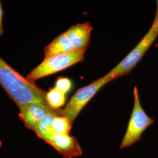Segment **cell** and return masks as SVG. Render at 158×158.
<instances>
[{
	"label": "cell",
	"mask_w": 158,
	"mask_h": 158,
	"mask_svg": "<svg viewBox=\"0 0 158 158\" xmlns=\"http://www.w3.org/2000/svg\"><path fill=\"white\" fill-rule=\"evenodd\" d=\"M50 145L63 158H74L80 156L83 151L77 139L69 134H55Z\"/></svg>",
	"instance_id": "8992f818"
},
{
	"label": "cell",
	"mask_w": 158,
	"mask_h": 158,
	"mask_svg": "<svg viewBox=\"0 0 158 158\" xmlns=\"http://www.w3.org/2000/svg\"><path fill=\"white\" fill-rule=\"evenodd\" d=\"M86 50L74 51L44 59L43 62L32 69L27 78L35 82L36 80L56 73L74 64L84 61Z\"/></svg>",
	"instance_id": "7a4b0ae2"
},
{
	"label": "cell",
	"mask_w": 158,
	"mask_h": 158,
	"mask_svg": "<svg viewBox=\"0 0 158 158\" xmlns=\"http://www.w3.org/2000/svg\"><path fill=\"white\" fill-rule=\"evenodd\" d=\"M60 110L55 112L48 113L36 126L34 131L40 139L50 145L52 139L55 134L52 130V123L55 117L60 115Z\"/></svg>",
	"instance_id": "30bf717a"
},
{
	"label": "cell",
	"mask_w": 158,
	"mask_h": 158,
	"mask_svg": "<svg viewBox=\"0 0 158 158\" xmlns=\"http://www.w3.org/2000/svg\"><path fill=\"white\" fill-rule=\"evenodd\" d=\"M134 108L125 134L120 145L121 149L131 147L140 140L142 133L149 126L154 123V120L147 115L142 107L138 88L136 86L134 89Z\"/></svg>",
	"instance_id": "277c9868"
},
{
	"label": "cell",
	"mask_w": 158,
	"mask_h": 158,
	"mask_svg": "<svg viewBox=\"0 0 158 158\" xmlns=\"http://www.w3.org/2000/svg\"><path fill=\"white\" fill-rule=\"evenodd\" d=\"M116 78L108 73L104 76L93 81L90 85L79 89L70 98L66 107L60 110V115L65 117L73 124L85 106L102 87Z\"/></svg>",
	"instance_id": "3957f363"
},
{
	"label": "cell",
	"mask_w": 158,
	"mask_h": 158,
	"mask_svg": "<svg viewBox=\"0 0 158 158\" xmlns=\"http://www.w3.org/2000/svg\"><path fill=\"white\" fill-rule=\"evenodd\" d=\"M1 146H2V142L0 140V148L1 147Z\"/></svg>",
	"instance_id": "2e32d148"
},
{
	"label": "cell",
	"mask_w": 158,
	"mask_h": 158,
	"mask_svg": "<svg viewBox=\"0 0 158 158\" xmlns=\"http://www.w3.org/2000/svg\"><path fill=\"white\" fill-rule=\"evenodd\" d=\"M76 51L66 34H60L44 49V59Z\"/></svg>",
	"instance_id": "9c48e42d"
},
{
	"label": "cell",
	"mask_w": 158,
	"mask_h": 158,
	"mask_svg": "<svg viewBox=\"0 0 158 158\" xmlns=\"http://www.w3.org/2000/svg\"><path fill=\"white\" fill-rule=\"evenodd\" d=\"M19 117L29 130L34 131L40 121L48 113L59 110H49L35 104H27L18 107Z\"/></svg>",
	"instance_id": "52a82bcc"
},
{
	"label": "cell",
	"mask_w": 158,
	"mask_h": 158,
	"mask_svg": "<svg viewBox=\"0 0 158 158\" xmlns=\"http://www.w3.org/2000/svg\"><path fill=\"white\" fill-rule=\"evenodd\" d=\"M158 23V0L157 1V8H156V11L155 14V19L153 20V23L152 25H155Z\"/></svg>",
	"instance_id": "9a60e30c"
},
{
	"label": "cell",
	"mask_w": 158,
	"mask_h": 158,
	"mask_svg": "<svg viewBox=\"0 0 158 158\" xmlns=\"http://www.w3.org/2000/svg\"><path fill=\"white\" fill-rule=\"evenodd\" d=\"M0 85L18 107L27 104H35L54 110L46 102V91L27 77H24L1 57Z\"/></svg>",
	"instance_id": "6da1fadb"
},
{
	"label": "cell",
	"mask_w": 158,
	"mask_h": 158,
	"mask_svg": "<svg viewBox=\"0 0 158 158\" xmlns=\"http://www.w3.org/2000/svg\"><path fill=\"white\" fill-rule=\"evenodd\" d=\"M2 15H3V11L2 9L1 4L0 2V36L2 35L4 33V29L2 25Z\"/></svg>",
	"instance_id": "5bb4252c"
},
{
	"label": "cell",
	"mask_w": 158,
	"mask_h": 158,
	"mask_svg": "<svg viewBox=\"0 0 158 158\" xmlns=\"http://www.w3.org/2000/svg\"><path fill=\"white\" fill-rule=\"evenodd\" d=\"M46 100L52 108L59 110L65 104L66 94L54 87L46 93Z\"/></svg>",
	"instance_id": "8fae6325"
},
{
	"label": "cell",
	"mask_w": 158,
	"mask_h": 158,
	"mask_svg": "<svg viewBox=\"0 0 158 158\" xmlns=\"http://www.w3.org/2000/svg\"><path fill=\"white\" fill-rule=\"evenodd\" d=\"M93 27L90 23H79L72 26L64 34L76 51L87 50Z\"/></svg>",
	"instance_id": "ba28073f"
},
{
	"label": "cell",
	"mask_w": 158,
	"mask_h": 158,
	"mask_svg": "<svg viewBox=\"0 0 158 158\" xmlns=\"http://www.w3.org/2000/svg\"><path fill=\"white\" fill-rule=\"evenodd\" d=\"M72 85V81L70 79L60 77L57 79L55 87L66 94L71 89Z\"/></svg>",
	"instance_id": "4fadbf2b"
},
{
	"label": "cell",
	"mask_w": 158,
	"mask_h": 158,
	"mask_svg": "<svg viewBox=\"0 0 158 158\" xmlns=\"http://www.w3.org/2000/svg\"><path fill=\"white\" fill-rule=\"evenodd\" d=\"M158 36V23L152 25L135 48L130 52L124 59L109 72L116 79L127 75L135 68L137 63L152 46Z\"/></svg>",
	"instance_id": "5b68a950"
},
{
	"label": "cell",
	"mask_w": 158,
	"mask_h": 158,
	"mask_svg": "<svg viewBox=\"0 0 158 158\" xmlns=\"http://www.w3.org/2000/svg\"><path fill=\"white\" fill-rule=\"evenodd\" d=\"M72 124L65 117L57 115L52 123V130L54 134H69L72 129Z\"/></svg>",
	"instance_id": "7c38bea8"
}]
</instances>
